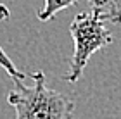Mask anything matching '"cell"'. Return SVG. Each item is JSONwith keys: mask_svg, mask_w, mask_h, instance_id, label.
<instances>
[{"mask_svg": "<svg viewBox=\"0 0 121 119\" xmlns=\"http://www.w3.org/2000/svg\"><path fill=\"white\" fill-rule=\"evenodd\" d=\"M9 16H10L9 7L4 5V4H0V23L5 21V19H9ZM0 67H2L14 81H24L26 78H28V74H24L23 71H19V69L14 66V62L10 61V57L5 53V50L2 47H0Z\"/></svg>", "mask_w": 121, "mask_h": 119, "instance_id": "obj_4", "label": "cell"}, {"mask_svg": "<svg viewBox=\"0 0 121 119\" xmlns=\"http://www.w3.org/2000/svg\"><path fill=\"white\" fill-rule=\"evenodd\" d=\"M74 4H78V0H45V5H43V9L36 12V17L40 21H50L60 10L68 9Z\"/></svg>", "mask_w": 121, "mask_h": 119, "instance_id": "obj_5", "label": "cell"}, {"mask_svg": "<svg viewBox=\"0 0 121 119\" xmlns=\"http://www.w3.org/2000/svg\"><path fill=\"white\" fill-rule=\"evenodd\" d=\"M69 35L74 41V52L69 59V69L62 79L68 83H78L90 57L112 43V33L106 26V21L88 10L74 16L69 24Z\"/></svg>", "mask_w": 121, "mask_h": 119, "instance_id": "obj_2", "label": "cell"}, {"mask_svg": "<svg viewBox=\"0 0 121 119\" xmlns=\"http://www.w3.org/2000/svg\"><path fill=\"white\" fill-rule=\"evenodd\" d=\"M92 12L106 23L121 24V0H88Z\"/></svg>", "mask_w": 121, "mask_h": 119, "instance_id": "obj_3", "label": "cell"}, {"mask_svg": "<svg viewBox=\"0 0 121 119\" xmlns=\"http://www.w3.org/2000/svg\"><path fill=\"white\" fill-rule=\"evenodd\" d=\"M33 85L14 81L16 88L7 93L9 105L14 107V119H74V98L47 86L43 71L28 74Z\"/></svg>", "mask_w": 121, "mask_h": 119, "instance_id": "obj_1", "label": "cell"}]
</instances>
